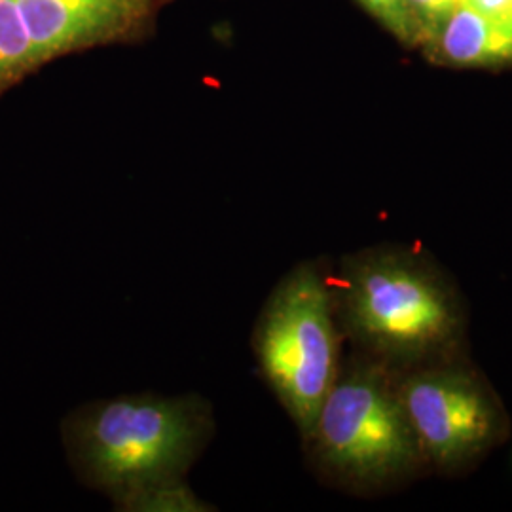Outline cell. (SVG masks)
<instances>
[{"label": "cell", "mask_w": 512, "mask_h": 512, "mask_svg": "<svg viewBox=\"0 0 512 512\" xmlns=\"http://www.w3.org/2000/svg\"><path fill=\"white\" fill-rule=\"evenodd\" d=\"M334 300L349 351L393 372L469 353L465 298L420 245L384 243L342 256Z\"/></svg>", "instance_id": "1"}, {"label": "cell", "mask_w": 512, "mask_h": 512, "mask_svg": "<svg viewBox=\"0 0 512 512\" xmlns=\"http://www.w3.org/2000/svg\"><path fill=\"white\" fill-rule=\"evenodd\" d=\"M215 427L200 395L133 393L78 406L61 423V439L78 480L114 501L186 478Z\"/></svg>", "instance_id": "2"}, {"label": "cell", "mask_w": 512, "mask_h": 512, "mask_svg": "<svg viewBox=\"0 0 512 512\" xmlns=\"http://www.w3.org/2000/svg\"><path fill=\"white\" fill-rule=\"evenodd\" d=\"M315 478L355 497H382L431 475L397 372L349 351L302 439Z\"/></svg>", "instance_id": "3"}, {"label": "cell", "mask_w": 512, "mask_h": 512, "mask_svg": "<svg viewBox=\"0 0 512 512\" xmlns=\"http://www.w3.org/2000/svg\"><path fill=\"white\" fill-rule=\"evenodd\" d=\"M344 342L334 300V266L325 258L296 264L258 313L253 351L264 382L300 439L308 435L338 378Z\"/></svg>", "instance_id": "4"}, {"label": "cell", "mask_w": 512, "mask_h": 512, "mask_svg": "<svg viewBox=\"0 0 512 512\" xmlns=\"http://www.w3.org/2000/svg\"><path fill=\"white\" fill-rule=\"evenodd\" d=\"M397 384L431 475H471L511 437L509 410L469 353L397 372Z\"/></svg>", "instance_id": "5"}, {"label": "cell", "mask_w": 512, "mask_h": 512, "mask_svg": "<svg viewBox=\"0 0 512 512\" xmlns=\"http://www.w3.org/2000/svg\"><path fill=\"white\" fill-rule=\"evenodd\" d=\"M164 0H0V97L61 55L128 44Z\"/></svg>", "instance_id": "6"}, {"label": "cell", "mask_w": 512, "mask_h": 512, "mask_svg": "<svg viewBox=\"0 0 512 512\" xmlns=\"http://www.w3.org/2000/svg\"><path fill=\"white\" fill-rule=\"evenodd\" d=\"M442 54L458 65H495L512 61V19L480 14L467 6L442 25Z\"/></svg>", "instance_id": "7"}, {"label": "cell", "mask_w": 512, "mask_h": 512, "mask_svg": "<svg viewBox=\"0 0 512 512\" xmlns=\"http://www.w3.org/2000/svg\"><path fill=\"white\" fill-rule=\"evenodd\" d=\"M112 505L116 511L126 512L215 511V507H209V503L192 492V488L186 484V478L150 484L114 499Z\"/></svg>", "instance_id": "8"}, {"label": "cell", "mask_w": 512, "mask_h": 512, "mask_svg": "<svg viewBox=\"0 0 512 512\" xmlns=\"http://www.w3.org/2000/svg\"><path fill=\"white\" fill-rule=\"evenodd\" d=\"M366 10L382 21L385 27L401 38L412 40L418 27L408 0H359Z\"/></svg>", "instance_id": "9"}, {"label": "cell", "mask_w": 512, "mask_h": 512, "mask_svg": "<svg viewBox=\"0 0 512 512\" xmlns=\"http://www.w3.org/2000/svg\"><path fill=\"white\" fill-rule=\"evenodd\" d=\"M416 21H421L427 29H439L450 18L461 0H408Z\"/></svg>", "instance_id": "10"}, {"label": "cell", "mask_w": 512, "mask_h": 512, "mask_svg": "<svg viewBox=\"0 0 512 512\" xmlns=\"http://www.w3.org/2000/svg\"><path fill=\"white\" fill-rule=\"evenodd\" d=\"M461 6L492 18L512 19V0H461Z\"/></svg>", "instance_id": "11"}]
</instances>
